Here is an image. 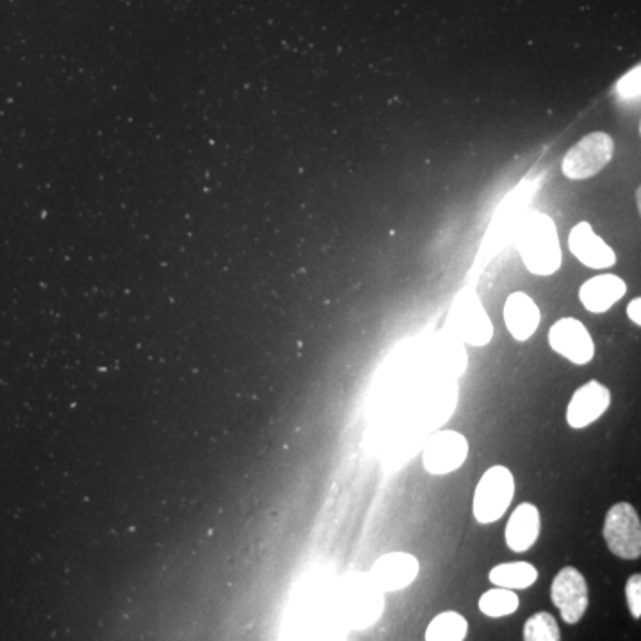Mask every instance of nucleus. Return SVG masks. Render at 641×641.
I'll return each instance as SVG.
<instances>
[{
	"label": "nucleus",
	"mask_w": 641,
	"mask_h": 641,
	"mask_svg": "<svg viewBox=\"0 0 641 641\" xmlns=\"http://www.w3.org/2000/svg\"><path fill=\"white\" fill-rule=\"evenodd\" d=\"M489 579L495 587L526 590L537 582L538 570L533 563L529 562L501 563L490 570Z\"/></svg>",
	"instance_id": "nucleus-15"
},
{
	"label": "nucleus",
	"mask_w": 641,
	"mask_h": 641,
	"mask_svg": "<svg viewBox=\"0 0 641 641\" xmlns=\"http://www.w3.org/2000/svg\"><path fill=\"white\" fill-rule=\"evenodd\" d=\"M524 640L526 641H560L562 631L556 618L548 612L535 613L526 620L524 626Z\"/></svg>",
	"instance_id": "nucleus-18"
},
{
	"label": "nucleus",
	"mask_w": 641,
	"mask_h": 641,
	"mask_svg": "<svg viewBox=\"0 0 641 641\" xmlns=\"http://www.w3.org/2000/svg\"><path fill=\"white\" fill-rule=\"evenodd\" d=\"M615 152L612 136L606 133H592L577 141L563 158L562 169L570 180H587L606 168Z\"/></svg>",
	"instance_id": "nucleus-3"
},
{
	"label": "nucleus",
	"mask_w": 641,
	"mask_h": 641,
	"mask_svg": "<svg viewBox=\"0 0 641 641\" xmlns=\"http://www.w3.org/2000/svg\"><path fill=\"white\" fill-rule=\"evenodd\" d=\"M568 248L577 261L592 269H607L615 266L617 255L606 241L593 232L592 225L587 222L577 223L568 236Z\"/></svg>",
	"instance_id": "nucleus-11"
},
{
	"label": "nucleus",
	"mask_w": 641,
	"mask_h": 641,
	"mask_svg": "<svg viewBox=\"0 0 641 641\" xmlns=\"http://www.w3.org/2000/svg\"><path fill=\"white\" fill-rule=\"evenodd\" d=\"M449 325L454 336L467 344L481 348L492 341V320L476 292L465 291L456 297L449 312Z\"/></svg>",
	"instance_id": "nucleus-5"
},
{
	"label": "nucleus",
	"mask_w": 641,
	"mask_h": 641,
	"mask_svg": "<svg viewBox=\"0 0 641 641\" xmlns=\"http://www.w3.org/2000/svg\"><path fill=\"white\" fill-rule=\"evenodd\" d=\"M540 309L526 292H513L504 305V323L515 341H528L540 326Z\"/></svg>",
	"instance_id": "nucleus-12"
},
{
	"label": "nucleus",
	"mask_w": 641,
	"mask_h": 641,
	"mask_svg": "<svg viewBox=\"0 0 641 641\" xmlns=\"http://www.w3.org/2000/svg\"><path fill=\"white\" fill-rule=\"evenodd\" d=\"M618 93L626 99H638L640 95V68L632 70L618 83Z\"/></svg>",
	"instance_id": "nucleus-20"
},
{
	"label": "nucleus",
	"mask_w": 641,
	"mask_h": 641,
	"mask_svg": "<svg viewBox=\"0 0 641 641\" xmlns=\"http://www.w3.org/2000/svg\"><path fill=\"white\" fill-rule=\"evenodd\" d=\"M612 405V392L601 381L590 380L574 392L568 403L567 423L570 428L582 429L601 419Z\"/></svg>",
	"instance_id": "nucleus-10"
},
{
	"label": "nucleus",
	"mask_w": 641,
	"mask_h": 641,
	"mask_svg": "<svg viewBox=\"0 0 641 641\" xmlns=\"http://www.w3.org/2000/svg\"><path fill=\"white\" fill-rule=\"evenodd\" d=\"M479 612L490 618L510 617L520 606V599L510 588H493L479 599Z\"/></svg>",
	"instance_id": "nucleus-17"
},
{
	"label": "nucleus",
	"mask_w": 641,
	"mask_h": 641,
	"mask_svg": "<svg viewBox=\"0 0 641 641\" xmlns=\"http://www.w3.org/2000/svg\"><path fill=\"white\" fill-rule=\"evenodd\" d=\"M549 345L556 351L557 355L576 365L590 364L595 356V342L590 331L581 320L574 317H563L551 326Z\"/></svg>",
	"instance_id": "nucleus-8"
},
{
	"label": "nucleus",
	"mask_w": 641,
	"mask_h": 641,
	"mask_svg": "<svg viewBox=\"0 0 641 641\" xmlns=\"http://www.w3.org/2000/svg\"><path fill=\"white\" fill-rule=\"evenodd\" d=\"M515 495V478L504 465H493L481 476L474 492L473 513L479 524L498 523Z\"/></svg>",
	"instance_id": "nucleus-2"
},
{
	"label": "nucleus",
	"mask_w": 641,
	"mask_h": 641,
	"mask_svg": "<svg viewBox=\"0 0 641 641\" xmlns=\"http://www.w3.org/2000/svg\"><path fill=\"white\" fill-rule=\"evenodd\" d=\"M540 537V512L531 503H523L512 513L504 538L513 553H528Z\"/></svg>",
	"instance_id": "nucleus-13"
},
{
	"label": "nucleus",
	"mask_w": 641,
	"mask_h": 641,
	"mask_svg": "<svg viewBox=\"0 0 641 641\" xmlns=\"http://www.w3.org/2000/svg\"><path fill=\"white\" fill-rule=\"evenodd\" d=\"M469 456V442L458 431H439L431 435L423 449V465L433 476L454 473Z\"/></svg>",
	"instance_id": "nucleus-7"
},
{
	"label": "nucleus",
	"mask_w": 641,
	"mask_h": 641,
	"mask_svg": "<svg viewBox=\"0 0 641 641\" xmlns=\"http://www.w3.org/2000/svg\"><path fill=\"white\" fill-rule=\"evenodd\" d=\"M626 281L617 275H598L582 284L579 300L588 312L604 314L626 297Z\"/></svg>",
	"instance_id": "nucleus-14"
},
{
	"label": "nucleus",
	"mask_w": 641,
	"mask_h": 641,
	"mask_svg": "<svg viewBox=\"0 0 641 641\" xmlns=\"http://www.w3.org/2000/svg\"><path fill=\"white\" fill-rule=\"evenodd\" d=\"M551 599L560 612V617L568 626H576L585 617L590 606V588L587 577L576 567H565L554 577Z\"/></svg>",
	"instance_id": "nucleus-6"
},
{
	"label": "nucleus",
	"mask_w": 641,
	"mask_h": 641,
	"mask_svg": "<svg viewBox=\"0 0 641 641\" xmlns=\"http://www.w3.org/2000/svg\"><path fill=\"white\" fill-rule=\"evenodd\" d=\"M518 252L533 275H554L562 267L563 255L553 219L545 214H529L520 227Z\"/></svg>",
	"instance_id": "nucleus-1"
},
{
	"label": "nucleus",
	"mask_w": 641,
	"mask_h": 641,
	"mask_svg": "<svg viewBox=\"0 0 641 641\" xmlns=\"http://www.w3.org/2000/svg\"><path fill=\"white\" fill-rule=\"evenodd\" d=\"M626 599L629 612H631L632 618L640 620L641 617V576L640 574H632L627 579L626 585Z\"/></svg>",
	"instance_id": "nucleus-19"
},
{
	"label": "nucleus",
	"mask_w": 641,
	"mask_h": 641,
	"mask_svg": "<svg viewBox=\"0 0 641 641\" xmlns=\"http://www.w3.org/2000/svg\"><path fill=\"white\" fill-rule=\"evenodd\" d=\"M604 540L609 551L620 560L641 556V523L631 503L613 504L604 518Z\"/></svg>",
	"instance_id": "nucleus-4"
},
{
	"label": "nucleus",
	"mask_w": 641,
	"mask_h": 641,
	"mask_svg": "<svg viewBox=\"0 0 641 641\" xmlns=\"http://www.w3.org/2000/svg\"><path fill=\"white\" fill-rule=\"evenodd\" d=\"M420 563L414 554L389 553L376 560L370 568L369 581L381 593L400 592L419 576Z\"/></svg>",
	"instance_id": "nucleus-9"
},
{
	"label": "nucleus",
	"mask_w": 641,
	"mask_h": 641,
	"mask_svg": "<svg viewBox=\"0 0 641 641\" xmlns=\"http://www.w3.org/2000/svg\"><path fill=\"white\" fill-rule=\"evenodd\" d=\"M641 300L640 298H634V300L631 301V303H629V305H627V316H629V319L632 320V323H634V325L640 326L641 325Z\"/></svg>",
	"instance_id": "nucleus-21"
},
{
	"label": "nucleus",
	"mask_w": 641,
	"mask_h": 641,
	"mask_svg": "<svg viewBox=\"0 0 641 641\" xmlns=\"http://www.w3.org/2000/svg\"><path fill=\"white\" fill-rule=\"evenodd\" d=\"M467 620L460 613L444 612L429 621L425 638L428 641H462L467 638Z\"/></svg>",
	"instance_id": "nucleus-16"
}]
</instances>
